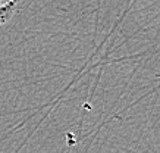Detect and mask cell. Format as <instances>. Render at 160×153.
<instances>
[{
  "mask_svg": "<svg viewBox=\"0 0 160 153\" xmlns=\"http://www.w3.org/2000/svg\"><path fill=\"white\" fill-rule=\"evenodd\" d=\"M15 12H16V2H10L8 5L2 6L0 8V27L8 24L15 15Z\"/></svg>",
  "mask_w": 160,
  "mask_h": 153,
  "instance_id": "obj_1",
  "label": "cell"
},
{
  "mask_svg": "<svg viewBox=\"0 0 160 153\" xmlns=\"http://www.w3.org/2000/svg\"><path fill=\"white\" fill-rule=\"evenodd\" d=\"M10 2H18V0H0V8L8 5V3H10Z\"/></svg>",
  "mask_w": 160,
  "mask_h": 153,
  "instance_id": "obj_2",
  "label": "cell"
}]
</instances>
